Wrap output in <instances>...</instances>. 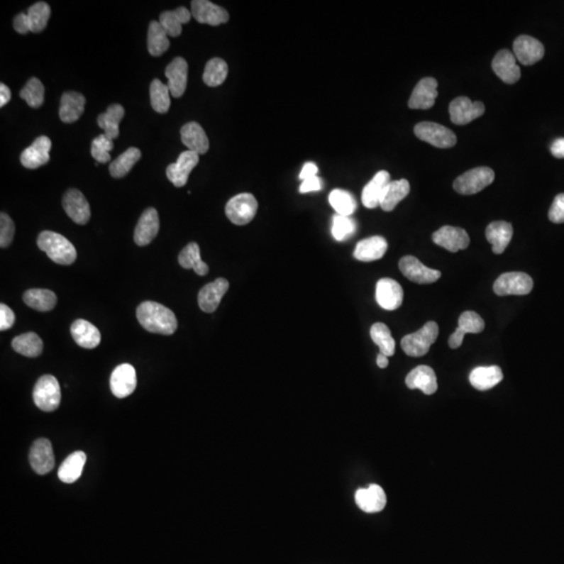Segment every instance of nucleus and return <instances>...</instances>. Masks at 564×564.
I'll list each match as a JSON object with an SVG mask.
<instances>
[{"mask_svg": "<svg viewBox=\"0 0 564 564\" xmlns=\"http://www.w3.org/2000/svg\"><path fill=\"white\" fill-rule=\"evenodd\" d=\"M35 404L44 412H52L61 402V388L55 376L43 375L38 380L33 391Z\"/></svg>", "mask_w": 564, "mask_h": 564, "instance_id": "4", "label": "nucleus"}, {"mask_svg": "<svg viewBox=\"0 0 564 564\" xmlns=\"http://www.w3.org/2000/svg\"><path fill=\"white\" fill-rule=\"evenodd\" d=\"M399 270L404 277L419 284H430L441 277V272L426 267L414 256H404L400 260Z\"/></svg>", "mask_w": 564, "mask_h": 564, "instance_id": "10", "label": "nucleus"}, {"mask_svg": "<svg viewBox=\"0 0 564 564\" xmlns=\"http://www.w3.org/2000/svg\"><path fill=\"white\" fill-rule=\"evenodd\" d=\"M64 210L67 216L79 225L87 224L90 219V206L85 196L79 190L70 189L64 194Z\"/></svg>", "mask_w": 564, "mask_h": 564, "instance_id": "15", "label": "nucleus"}, {"mask_svg": "<svg viewBox=\"0 0 564 564\" xmlns=\"http://www.w3.org/2000/svg\"><path fill=\"white\" fill-rule=\"evenodd\" d=\"M86 453L83 451H75L66 458L57 470V477L63 483L72 484L79 480L86 463Z\"/></svg>", "mask_w": 564, "mask_h": 564, "instance_id": "35", "label": "nucleus"}, {"mask_svg": "<svg viewBox=\"0 0 564 564\" xmlns=\"http://www.w3.org/2000/svg\"><path fill=\"white\" fill-rule=\"evenodd\" d=\"M50 149L52 141L48 136L38 137L31 147L21 153L20 161L26 169H38L50 161Z\"/></svg>", "mask_w": 564, "mask_h": 564, "instance_id": "20", "label": "nucleus"}, {"mask_svg": "<svg viewBox=\"0 0 564 564\" xmlns=\"http://www.w3.org/2000/svg\"><path fill=\"white\" fill-rule=\"evenodd\" d=\"M388 250V243L382 236H371L360 240L355 245L353 256L360 262H370L380 260Z\"/></svg>", "mask_w": 564, "mask_h": 564, "instance_id": "28", "label": "nucleus"}, {"mask_svg": "<svg viewBox=\"0 0 564 564\" xmlns=\"http://www.w3.org/2000/svg\"><path fill=\"white\" fill-rule=\"evenodd\" d=\"M375 299L386 311H395L402 306L404 289L402 285L391 278H382L376 283Z\"/></svg>", "mask_w": 564, "mask_h": 564, "instance_id": "11", "label": "nucleus"}, {"mask_svg": "<svg viewBox=\"0 0 564 564\" xmlns=\"http://www.w3.org/2000/svg\"><path fill=\"white\" fill-rule=\"evenodd\" d=\"M410 183L406 179L391 181L386 188L384 197L380 201V206L386 212L392 211L400 201L404 200L410 194Z\"/></svg>", "mask_w": 564, "mask_h": 564, "instance_id": "36", "label": "nucleus"}, {"mask_svg": "<svg viewBox=\"0 0 564 564\" xmlns=\"http://www.w3.org/2000/svg\"><path fill=\"white\" fill-rule=\"evenodd\" d=\"M179 263L184 269H192L198 275L205 276L209 272L207 263L201 258L200 247L197 243H190L179 254Z\"/></svg>", "mask_w": 564, "mask_h": 564, "instance_id": "39", "label": "nucleus"}, {"mask_svg": "<svg viewBox=\"0 0 564 564\" xmlns=\"http://www.w3.org/2000/svg\"><path fill=\"white\" fill-rule=\"evenodd\" d=\"M512 236V225L505 221L490 223L486 228V238L492 245V251L495 254L504 253Z\"/></svg>", "mask_w": 564, "mask_h": 564, "instance_id": "31", "label": "nucleus"}, {"mask_svg": "<svg viewBox=\"0 0 564 564\" xmlns=\"http://www.w3.org/2000/svg\"><path fill=\"white\" fill-rule=\"evenodd\" d=\"M318 170H318V167L315 165V163H305L304 167H303L302 170H301L299 178L302 181L306 180V179L313 178V177L317 176Z\"/></svg>", "mask_w": 564, "mask_h": 564, "instance_id": "57", "label": "nucleus"}, {"mask_svg": "<svg viewBox=\"0 0 564 564\" xmlns=\"http://www.w3.org/2000/svg\"><path fill=\"white\" fill-rule=\"evenodd\" d=\"M31 32L40 33L48 26L50 17V6L46 2L39 1L33 4L28 12Z\"/></svg>", "mask_w": 564, "mask_h": 564, "instance_id": "47", "label": "nucleus"}, {"mask_svg": "<svg viewBox=\"0 0 564 564\" xmlns=\"http://www.w3.org/2000/svg\"><path fill=\"white\" fill-rule=\"evenodd\" d=\"M514 56L524 65L529 66L541 61L545 56V46L539 40L531 36L517 37L513 43Z\"/></svg>", "mask_w": 564, "mask_h": 564, "instance_id": "14", "label": "nucleus"}, {"mask_svg": "<svg viewBox=\"0 0 564 564\" xmlns=\"http://www.w3.org/2000/svg\"><path fill=\"white\" fill-rule=\"evenodd\" d=\"M532 289V278L523 272L502 274L493 284V291L497 296L528 295Z\"/></svg>", "mask_w": 564, "mask_h": 564, "instance_id": "8", "label": "nucleus"}, {"mask_svg": "<svg viewBox=\"0 0 564 564\" xmlns=\"http://www.w3.org/2000/svg\"><path fill=\"white\" fill-rule=\"evenodd\" d=\"M414 133L420 140L426 141L439 149H450L457 143V136L455 133L444 126L431 121H422L418 123L414 128Z\"/></svg>", "mask_w": 564, "mask_h": 564, "instance_id": "7", "label": "nucleus"}, {"mask_svg": "<svg viewBox=\"0 0 564 564\" xmlns=\"http://www.w3.org/2000/svg\"><path fill=\"white\" fill-rule=\"evenodd\" d=\"M192 18V12L185 6H180L175 11H167L160 15L161 26L167 36L178 37L182 33V24L188 23Z\"/></svg>", "mask_w": 564, "mask_h": 564, "instance_id": "34", "label": "nucleus"}, {"mask_svg": "<svg viewBox=\"0 0 564 564\" xmlns=\"http://www.w3.org/2000/svg\"><path fill=\"white\" fill-rule=\"evenodd\" d=\"M458 327L461 328L466 335L468 333H480L485 328V322L479 314L470 311H464L460 316Z\"/></svg>", "mask_w": 564, "mask_h": 564, "instance_id": "51", "label": "nucleus"}, {"mask_svg": "<svg viewBox=\"0 0 564 564\" xmlns=\"http://www.w3.org/2000/svg\"><path fill=\"white\" fill-rule=\"evenodd\" d=\"M494 172L487 167H475L458 177L453 188L463 196L477 194L494 181Z\"/></svg>", "mask_w": 564, "mask_h": 564, "instance_id": "5", "label": "nucleus"}, {"mask_svg": "<svg viewBox=\"0 0 564 564\" xmlns=\"http://www.w3.org/2000/svg\"><path fill=\"white\" fill-rule=\"evenodd\" d=\"M491 65L493 72L504 83L514 84L521 79V68L517 65L516 57L508 50H499Z\"/></svg>", "mask_w": 564, "mask_h": 564, "instance_id": "23", "label": "nucleus"}, {"mask_svg": "<svg viewBox=\"0 0 564 564\" xmlns=\"http://www.w3.org/2000/svg\"><path fill=\"white\" fill-rule=\"evenodd\" d=\"M125 115V109L118 104H113L108 107L107 111L101 113L97 117V123L105 131L108 138L116 139L119 135V123Z\"/></svg>", "mask_w": 564, "mask_h": 564, "instance_id": "37", "label": "nucleus"}, {"mask_svg": "<svg viewBox=\"0 0 564 564\" xmlns=\"http://www.w3.org/2000/svg\"><path fill=\"white\" fill-rule=\"evenodd\" d=\"M150 105L158 113H167L170 106V92L169 86L160 79H155L150 87Z\"/></svg>", "mask_w": 564, "mask_h": 564, "instance_id": "46", "label": "nucleus"}, {"mask_svg": "<svg viewBox=\"0 0 564 564\" xmlns=\"http://www.w3.org/2000/svg\"><path fill=\"white\" fill-rule=\"evenodd\" d=\"M406 385L411 390L419 389L426 395H432L438 390L437 376L435 371L426 365L414 368L407 375Z\"/></svg>", "mask_w": 564, "mask_h": 564, "instance_id": "25", "label": "nucleus"}, {"mask_svg": "<svg viewBox=\"0 0 564 564\" xmlns=\"http://www.w3.org/2000/svg\"><path fill=\"white\" fill-rule=\"evenodd\" d=\"M466 333L462 331L461 328L457 327L455 329V333L450 336V340H448V345H450V348L455 349L459 348L461 346L462 343H463L464 337H465Z\"/></svg>", "mask_w": 564, "mask_h": 564, "instance_id": "58", "label": "nucleus"}, {"mask_svg": "<svg viewBox=\"0 0 564 564\" xmlns=\"http://www.w3.org/2000/svg\"><path fill=\"white\" fill-rule=\"evenodd\" d=\"M37 245L45 252L48 258L57 265H72L77 260L74 245L61 234L54 231H43L39 234Z\"/></svg>", "mask_w": 564, "mask_h": 564, "instance_id": "2", "label": "nucleus"}, {"mask_svg": "<svg viewBox=\"0 0 564 564\" xmlns=\"http://www.w3.org/2000/svg\"><path fill=\"white\" fill-rule=\"evenodd\" d=\"M158 212L155 208H148L139 219L134 232V240L139 247L149 245L159 231Z\"/></svg>", "mask_w": 564, "mask_h": 564, "instance_id": "22", "label": "nucleus"}, {"mask_svg": "<svg viewBox=\"0 0 564 564\" xmlns=\"http://www.w3.org/2000/svg\"><path fill=\"white\" fill-rule=\"evenodd\" d=\"M140 157V150L137 148H130L110 165V174L113 178H123L131 170L135 163L138 162Z\"/></svg>", "mask_w": 564, "mask_h": 564, "instance_id": "43", "label": "nucleus"}, {"mask_svg": "<svg viewBox=\"0 0 564 564\" xmlns=\"http://www.w3.org/2000/svg\"><path fill=\"white\" fill-rule=\"evenodd\" d=\"M15 225L8 214H0V247L8 248L14 238Z\"/></svg>", "mask_w": 564, "mask_h": 564, "instance_id": "52", "label": "nucleus"}, {"mask_svg": "<svg viewBox=\"0 0 564 564\" xmlns=\"http://www.w3.org/2000/svg\"><path fill=\"white\" fill-rule=\"evenodd\" d=\"M258 209V203L255 197L251 194H240L228 201L225 212L230 222L234 225L244 226L249 224Z\"/></svg>", "mask_w": 564, "mask_h": 564, "instance_id": "6", "label": "nucleus"}, {"mask_svg": "<svg viewBox=\"0 0 564 564\" xmlns=\"http://www.w3.org/2000/svg\"><path fill=\"white\" fill-rule=\"evenodd\" d=\"M44 86L37 77L28 79L23 89L20 92V97L32 108H39L44 103Z\"/></svg>", "mask_w": 564, "mask_h": 564, "instance_id": "49", "label": "nucleus"}, {"mask_svg": "<svg viewBox=\"0 0 564 564\" xmlns=\"http://www.w3.org/2000/svg\"><path fill=\"white\" fill-rule=\"evenodd\" d=\"M170 48V40L160 22L152 21L148 33V50L153 57L165 54Z\"/></svg>", "mask_w": 564, "mask_h": 564, "instance_id": "41", "label": "nucleus"}, {"mask_svg": "<svg viewBox=\"0 0 564 564\" xmlns=\"http://www.w3.org/2000/svg\"><path fill=\"white\" fill-rule=\"evenodd\" d=\"M484 112L485 106L482 101H472L466 96L457 97L450 105V116L455 125H468L481 117Z\"/></svg>", "mask_w": 564, "mask_h": 564, "instance_id": "9", "label": "nucleus"}, {"mask_svg": "<svg viewBox=\"0 0 564 564\" xmlns=\"http://www.w3.org/2000/svg\"><path fill=\"white\" fill-rule=\"evenodd\" d=\"M548 219L555 224L564 223V194H558L555 198L550 211H548Z\"/></svg>", "mask_w": 564, "mask_h": 564, "instance_id": "53", "label": "nucleus"}, {"mask_svg": "<svg viewBox=\"0 0 564 564\" xmlns=\"http://www.w3.org/2000/svg\"><path fill=\"white\" fill-rule=\"evenodd\" d=\"M12 347L16 353L24 357L37 358L43 350V342L37 333H28L14 338Z\"/></svg>", "mask_w": 564, "mask_h": 564, "instance_id": "40", "label": "nucleus"}, {"mask_svg": "<svg viewBox=\"0 0 564 564\" xmlns=\"http://www.w3.org/2000/svg\"><path fill=\"white\" fill-rule=\"evenodd\" d=\"M137 386L136 371L130 364H121L113 370L110 387L117 398H126L134 392Z\"/></svg>", "mask_w": 564, "mask_h": 564, "instance_id": "12", "label": "nucleus"}, {"mask_svg": "<svg viewBox=\"0 0 564 564\" xmlns=\"http://www.w3.org/2000/svg\"><path fill=\"white\" fill-rule=\"evenodd\" d=\"M357 231V223L350 216L336 214L333 218L331 234L338 242L348 240Z\"/></svg>", "mask_w": 564, "mask_h": 564, "instance_id": "48", "label": "nucleus"}, {"mask_svg": "<svg viewBox=\"0 0 564 564\" xmlns=\"http://www.w3.org/2000/svg\"><path fill=\"white\" fill-rule=\"evenodd\" d=\"M439 326L433 321L426 323L419 331L402 338V348L409 357H424L437 340Z\"/></svg>", "mask_w": 564, "mask_h": 564, "instance_id": "3", "label": "nucleus"}, {"mask_svg": "<svg viewBox=\"0 0 564 564\" xmlns=\"http://www.w3.org/2000/svg\"><path fill=\"white\" fill-rule=\"evenodd\" d=\"M551 153L556 158L564 159V138H558L554 140L551 145Z\"/></svg>", "mask_w": 564, "mask_h": 564, "instance_id": "59", "label": "nucleus"}, {"mask_svg": "<svg viewBox=\"0 0 564 564\" xmlns=\"http://www.w3.org/2000/svg\"><path fill=\"white\" fill-rule=\"evenodd\" d=\"M321 188H322V181H321L319 177L316 176L302 181L299 192L300 194H309V192H319Z\"/></svg>", "mask_w": 564, "mask_h": 564, "instance_id": "55", "label": "nucleus"}, {"mask_svg": "<svg viewBox=\"0 0 564 564\" xmlns=\"http://www.w3.org/2000/svg\"><path fill=\"white\" fill-rule=\"evenodd\" d=\"M23 301L31 309L38 311H48L56 306L57 296L50 289H31L24 293Z\"/></svg>", "mask_w": 564, "mask_h": 564, "instance_id": "38", "label": "nucleus"}, {"mask_svg": "<svg viewBox=\"0 0 564 564\" xmlns=\"http://www.w3.org/2000/svg\"><path fill=\"white\" fill-rule=\"evenodd\" d=\"M72 338L82 348L94 349L101 343V333L88 321L75 320L70 327Z\"/></svg>", "mask_w": 564, "mask_h": 564, "instance_id": "30", "label": "nucleus"}, {"mask_svg": "<svg viewBox=\"0 0 564 564\" xmlns=\"http://www.w3.org/2000/svg\"><path fill=\"white\" fill-rule=\"evenodd\" d=\"M192 15L200 23L220 26L229 20V14L222 6H216L208 0L192 1Z\"/></svg>", "mask_w": 564, "mask_h": 564, "instance_id": "18", "label": "nucleus"}, {"mask_svg": "<svg viewBox=\"0 0 564 564\" xmlns=\"http://www.w3.org/2000/svg\"><path fill=\"white\" fill-rule=\"evenodd\" d=\"M137 319L145 331L159 335L170 336L178 327L176 316L160 303L145 301L136 311Z\"/></svg>", "mask_w": 564, "mask_h": 564, "instance_id": "1", "label": "nucleus"}, {"mask_svg": "<svg viewBox=\"0 0 564 564\" xmlns=\"http://www.w3.org/2000/svg\"><path fill=\"white\" fill-rule=\"evenodd\" d=\"M328 200L331 207L341 216H350L358 208L355 197L344 189H333L329 194Z\"/></svg>", "mask_w": 564, "mask_h": 564, "instance_id": "44", "label": "nucleus"}, {"mask_svg": "<svg viewBox=\"0 0 564 564\" xmlns=\"http://www.w3.org/2000/svg\"><path fill=\"white\" fill-rule=\"evenodd\" d=\"M165 77L169 79L167 86H169L172 96L177 97V99L182 96L187 86V62L181 57L172 60L165 70Z\"/></svg>", "mask_w": 564, "mask_h": 564, "instance_id": "26", "label": "nucleus"}, {"mask_svg": "<svg viewBox=\"0 0 564 564\" xmlns=\"http://www.w3.org/2000/svg\"><path fill=\"white\" fill-rule=\"evenodd\" d=\"M11 96L12 94L8 86L4 85V83L0 84V107L6 106L10 101Z\"/></svg>", "mask_w": 564, "mask_h": 564, "instance_id": "60", "label": "nucleus"}, {"mask_svg": "<svg viewBox=\"0 0 564 564\" xmlns=\"http://www.w3.org/2000/svg\"><path fill=\"white\" fill-rule=\"evenodd\" d=\"M503 371L499 366L477 367L471 371L470 382L473 388L487 391L503 380Z\"/></svg>", "mask_w": 564, "mask_h": 564, "instance_id": "33", "label": "nucleus"}, {"mask_svg": "<svg viewBox=\"0 0 564 564\" xmlns=\"http://www.w3.org/2000/svg\"><path fill=\"white\" fill-rule=\"evenodd\" d=\"M86 99L83 94L79 92H65L61 97L60 105V118L63 123H75L85 109Z\"/></svg>", "mask_w": 564, "mask_h": 564, "instance_id": "32", "label": "nucleus"}, {"mask_svg": "<svg viewBox=\"0 0 564 564\" xmlns=\"http://www.w3.org/2000/svg\"><path fill=\"white\" fill-rule=\"evenodd\" d=\"M15 315L8 305L0 304V331H4L10 329L14 325Z\"/></svg>", "mask_w": 564, "mask_h": 564, "instance_id": "54", "label": "nucleus"}, {"mask_svg": "<svg viewBox=\"0 0 564 564\" xmlns=\"http://www.w3.org/2000/svg\"><path fill=\"white\" fill-rule=\"evenodd\" d=\"M370 336L373 342L377 345L380 353L386 357H392L395 353V340L391 335V331L384 323H375L370 329Z\"/></svg>", "mask_w": 564, "mask_h": 564, "instance_id": "42", "label": "nucleus"}, {"mask_svg": "<svg viewBox=\"0 0 564 564\" xmlns=\"http://www.w3.org/2000/svg\"><path fill=\"white\" fill-rule=\"evenodd\" d=\"M228 289L229 282L225 278H218L214 282L208 283L199 293V306L205 313H214Z\"/></svg>", "mask_w": 564, "mask_h": 564, "instance_id": "19", "label": "nucleus"}, {"mask_svg": "<svg viewBox=\"0 0 564 564\" xmlns=\"http://www.w3.org/2000/svg\"><path fill=\"white\" fill-rule=\"evenodd\" d=\"M13 24H14L15 31L19 34H26L31 31L28 14H24V13H20V14L17 15L14 18V21H13Z\"/></svg>", "mask_w": 564, "mask_h": 564, "instance_id": "56", "label": "nucleus"}, {"mask_svg": "<svg viewBox=\"0 0 564 564\" xmlns=\"http://www.w3.org/2000/svg\"><path fill=\"white\" fill-rule=\"evenodd\" d=\"M355 503L364 512H380L386 507V493L380 486L372 484L368 488H360L357 490Z\"/></svg>", "mask_w": 564, "mask_h": 564, "instance_id": "24", "label": "nucleus"}, {"mask_svg": "<svg viewBox=\"0 0 564 564\" xmlns=\"http://www.w3.org/2000/svg\"><path fill=\"white\" fill-rule=\"evenodd\" d=\"M436 245L450 252H458L466 249L470 245V236L463 228L444 226L433 234Z\"/></svg>", "mask_w": 564, "mask_h": 564, "instance_id": "13", "label": "nucleus"}, {"mask_svg": "<svg viewBox=\"0 0 564 564\" xmlns=\"http://www.w3.org/2000/svg\"><path fill=\"white\" fill-rule=\"evenodd\" d=\"M114 148L113 140L108 138L105 134L99 135L94 139L92 143V157L99 163H107L111 160L110 152Z\"/></svg>", "mask_w": 564, "mask_h": 564, "instance_id": "50", "label": "nucleus"}, {"mask_svg": "<svg viewBox=\"0 0 564 564\" xmlns=\"http://www.w3.org/2000/svg\"><path fill=\"white\" fill-rule=\"evenodd\" d=\"M437 88L438 82L433 77L420 79L409 99V107L416 110L431 109L438 96Z\"/></svg>", "mask_w": 564, "mask_h": 564, "instance_id": "16", "label": "nucleus"}, {"mask_svg": "<svg viewBox=\"0 0 564 564\" xmlns=\"http://www.w3.org/2000/svg\"><path fill=\"white\" fill-rule=\"evenodd\" d=\"M228 65L221 57H214L205 66L203 81L209 87H218L227 79Z\"/></svg>", "mask_w": 564, "mask_h": 564, "instance_id": "45", "label": "nucleus"}, {"mask_svg": "<svg viewBox=\"0 0 564 564\" xmlns=\"http://www.w3.org/2000/svg\"><path fill=\"white\" fill-rule=\"evenodd\" d=\"M199 155L192 150H185L179 156L177 162L167 167V176L176 187H183L187 184L190 172L198 165Z\"/></svg>", "mask_w": 564, "mask_h": 564, "instance_id": "17", "label": "nucleus"}, {"mask_svg": "<svg viewBox=\"0 0 564 564\" xmlns=\"http://www.w3.org/2000/svg\"><path fill=\"white\" fill-rule=\"evenodd\" d=\"M390 182V174L387 170H380L363 189L362 202L364 206L369 209L380 206V201Z\"/></svg>", "mask_w": 564, "mask_h": 564, "instance_id": "27", "label": "nucleus"}, {"mask_svg": "<svg viewBox=\"0 0 564 564\" xmlns=\"http://www.w3.org/2000/svg\"><path fill=\"white\" fill-rule=\"evenodd\" d=\"M181 140L188 150L198 155L205 154L209 150V140L206 133L198 123H188L181 129Z\"/></svg>", "mask_w": 564, "mask_h": 564, "instance_id": "29", "label": "nucleus"}, {"mask_svg": "<svg viewBox=\"0 0 564 564\" xmlns=\"http://www.w3.org/2000/svg\"><path fill=\"white\" fill-rule=\"evenodd\" d=\"M376 364H377V366L380 367V368L382 369L387 368V367H388L389 365L388 357H386V355L380 353V355H377V358H376Z\"/></svg>", "mask_w": 564, "mask_h": 564, "instance_id": "61", "label": "nucleus"}, {"mask_svg": "<svg viewBox=\"0 0 564 564\" xmlns=\"http://www.w3.org/2000/svg\"><path fill=\"white\" fill-rule=\"evenodd\" d=\"M30 462L38 475H46L55 466V455L52 443L48 439H38L33 444L30 453Z\"/></svg>", "mask_w": 564, "mask_h": 564, "instance_id": "21", "label": "nucleus"}]
</instances>
